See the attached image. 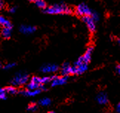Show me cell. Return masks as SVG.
Segmentation results:
<instances>
[{
  "label": "cell",
  "instance_id": "cell-27",
  "mask_svg": "<svg viewBox=\"0 0 120 113\" xmlns=\"http://www.w3.org/2000/svg\"><path fill=\"white\" fill-rule=\"evenodd\" d=\"M116 111L118 112H120V103L117 105V107H116Z\"/></svg>",
  "mask_w": 120,
  "mask_h": 113
},
{
  "label": "cell",
  "instance_id": "cell-20",
  "mask_svg": "<svg viewBox=\"0 0 120 113\" xmlns=\"http://www.w3.org/2000/svg\"><path fill=\"white\" fill-rule=\"evenodd\" d=\"M14 66H16V63H8L4 67V69H5V70H8V69H10L11 68H13Z\"/></svg>",
  "mask_w": 120,
  "mask_h": 113
},
{
  "label": "cell",
  "instance_id": "cell-28",
  "mask_svg": "<svg viewBox=\"0 0 120 113\" xmlns=\"http://www.w3.org/2000/svg\"><path fill=\"white\" fill-rule=\"evenodd\" d=\"M117 41H118V43H119V45H120V37L118 39V40H117Z\"/></svg>",
  "mask_w": 120,
  "mask_h": 113
},
{
  "label": "cell",
  "instance_id": "cell-15",
  "mask_svg": "<svg viewBox=\"0 0 120 113\" xmlns=\"http://www.w3.org/2000/svg\"><path fill=\"white\" fill-rule=\"evenodd\" d=\"M0 25L3 27H9V28H13L11 22L5 19L4 16L0 15Z\"/></svg>",
  "mask_w": 120,
  "mask_h": 113
},
{
  "label": "cell",
  "instance_id": "cell-24",
  "mask_svg": "<svg viewBox=\"0 0 120 113\" xmlns=\"http://www.w3.org/2000/svg\"><path fill=\"white\" fill-rule=\"evenodd\" d=\"M4 3L2 0H0V10L4 8Z\"/></svg>",
  "mask_w": 120,
  "mask_h": 113
},
{
  "label": "cell",
  "instance_id": "cell-5",
  "mask_svg": "<svg viewBox=\"0 0 120 113\" xmlns=\"http://www.w3.org/2000/svg\"><path fill=\"white\" fill-rule=\"evenodd\" d=\"M82 20L87 25L89 31L91 33H94L96 31L95 21L94 20V19L92 18L91 16H82Z\"/></svg>",
  "mask_w": 120,
  "mask_h": 113
},
{
  "label": "cell",
  "instance_id": "cell-26",
  "mask_svg": "<svg viewBox=\"0 0 120 113\" xmlns=\"http://www.w3.org/2000/svg\"><path fill=\"white\" fill-rule=\"evenodd\" d=\"M116 71H117V73L120 74V64H118L117 66H116Z\"/></svg>",
  "mask_w": 120,
  "mask_h": 113
},
{
  "label": "cell",
  "instance_id": "cell-3",
  "mask_svg": "<svg viewBox=\"0 0 120 113\" xmlns=\"http://www.w3.org/2000/svg\"><path fill=\"white\" fill-rule=\"evenodd\" d=\"M75 13H76V15L79 16H91L92 11L90 9L88 8V6L87 4L82 3L79 4L75 10Z\"/></svg>",
  "mask_w": 120,
  "mask_h": 113
},
{
  "label": "cell",
  "instance_id": "cell-11",
  "mask_svg": "<svg viewBox=\"0 0 120 113\" xmlns=\"http://www.w3.org/2000/svg\"><path fill=\"white\" fill-rule=\"evenodd\" d=\"M61 73L64 76H67L68 74H71V66L68 63H64L62 65Z\"/></svg>",
  "mask_w": 120,
  "mask_h": 113
},
{
  "label": "cell",
  "instance_id": "cell-19",
  "mask_svg": "<svg viewBox=\"0 0 120 113\" xmlns=\"http://www.w3.org/2000/svg\"><path fill=\"white\" fill-rule=\"evenodd\" d=\"M27 111H30V112H36L38 110V107H37V105L35 104V103H30V104L27 106Z\"/></svg>",
  "mask_w": 120,
  "mask_h": 113
},
{
  "label": "cell",
  "instance_id": "cell-6",
  "mask_svg": "<svg viewBox=\"0 0 120 113\" xmlns=\"http://www.w3.org/2000/svg\"><path fill=\"white\" fill-rule=\"evenodd\" d=\"M41 72L43 73H50V72H56L59 70V66L57 65H44L40 69Z\"/></svg>",
  "mask_w": 120,
  "mask_h": 113
},
{
  "label": "cell",
  "instance_id": "cell-10",
  "mask_svg": "<svg viewBox=\"0 0 120 113\" xmlns=\"http://www.w3.org/2000/svg\"><path fill=\"white\" fill-rule=\"evenodd\" d=\"M96 101H98V103L99 104L101 105H105V104H107L108 103V97L106 95V94H105L104 92H101L99 93V95L96 97Z\"/></svg>",
  "mask_w": 120,
  "mask_h": 113
},
{
  "label": "cell",
  "instance_id": "cell-12",
  "mask_svg": "<svg viewBox=\"0 0 120 113\" xmlns=\"http://www.w3.org/2000/svg\"><path fill=\"white\" fill-rule=\"evenodd\" d=\"M11 33H12V28H9V27H4V28L2 31V36L4 39L8 40L11 38Z\"/></svg>",
  "mask_w": 120,
  "mask_h": 113
},
{
  "label": "cell",
  "instance_id": "cell-13",
  "mask_svg": "<svg viewBox=\"0 0 120 113\" xmlns=\"http://www.w3.org/2000/svg\"><path fill=\"white\" fill-rule=\"evenodd\" d=\"M93 47H89L87 49L86 52L85 53V54L82 56L83 59L85 61L86 63H88L90 61V59H91V54L93 52Z\"/></svg>",
  "mask_w": 120,
  "mask_h": 113
},
{
  "label": "cell",
  "instance_id": "cell-21",
  "mask_svg": "<svg viewBox=\"0 0 120 113\" xmlns=\"http://www.w3.org/2000/svg\"><path fill=\"white\" fill-rule=\"evenodd\" d=\"M91 16H92V18L94 19V20L95 22H97L99 20V16H98V14L96 13H92Z\"/></svg>",
  "mask_w": 120,
  "mask_h": 113
},
{
  "label": "cell",
  "instance_id": "cell-16",
  "mask_svg": "<svg viewBox=\"0 0 120 113\" xmlns=\"http://www.w3.org/2000/svg\"><path fill=\"white\" fill-rule=\"evenodd\" d=\"M4 89H5L6 93L11 94V95H16V94L19 93V91L14 86H8L4 88Z\"/></svg>",
  "mask_w": 120,
  "mask_h": 113
},
{
  "label": "cell",
  "instance_id": "cell-4",
  "mask_svg": "<svg viewBox=\"0 0 120 113\" xmlns=\"http://www.w3.org/2000/svg\"><path fill=\"white\" fill-rule=\"evenodd\" d=\"M41 83V79L39 77L34 76L31 78L30 82L27 85V89H30V90H34V89H40L41 86H42Z\"/></svg>",
  "mask_w": 120,
  "mask_h": 113
},
{
  "label": "cell",
  "instance_id": "cell-29",
  "mask_svg": "<svg viewBox=\"0 0 120 113\" xmlns=\"http://www.w3.org/2000/svg\"><path fill=\"white\" fill-rule=\"evenodd\" d=\"M29 2H35L36 0H28Z\"/></svg>",
  "mask_w": 120,
  "mask_h": 113
},
{
  "label": "cell",
  "instance_id": "cell-9",
  "mask_svg": "<svg viewBox=\"0 0 120 113\" xmlns=\"http://www.w3.org/2000/svg\"><path fill=\"white\" fill-rule=\"evenodd\" d=\"M68 81V77L67 76H63L62 77H56L54 80L52 81V86H61V85H63L64 83H66Z\"/></svg>",
  "mask_w": 120,
  "mask_h": 113
},
{
  "label": "cell",
  "instance_id": "cell-1",
  "mask_svg": "<svg viewBox=\"0 0 120 113\" xmlns=\"http://www.w3.org/2000/svg\"><path fill=\"white\" fill-rule=\"evenodd\" d=\"M44 13L49 14H70L72 13V10L68 5L64 4H54L50 7L46 8L44 9Z\"/></svg>",
  "mask_w": 120,
  "mask_h": 113
},
{
  "label": "cell",
  "instance_id": "cell-14",
  "mask_svg": "<svg viewBox=\"0 0 120 113\" xmlns=\"http://www.w3.org/2000/svg\"><path fill=\"white\" fill-rule=\"evenodd\" d=\"M76 74H82V73L86 72V70L87 69V63H82L80 65H76Z\"/></svg>",
  "mask_w": 120,
  "mask_h": 113
},
{
  "label": "cell",
  "instance_id": "cell-2",
  "mask_svg": "<svg viewBox=\"0 0 120 113\" xmlns=\"http://www.w3.org/2000/svg\"><path fill=\"white\" fill-rule=\"evenodd\" d=\"M28 74L25 72H18L15 74V76L13 77L11 80V84L13 86H19L24 85L25 83H27V81H28Z\"/></svg>",
  "mask_w": 120,
  "mask_h": 113
},
{
  "label": "cell",
  "instance_id": "cell-8",
  "mask_svg": "<svg viewBox=\"0 0 120 113\" xmlns=\"http://www.w3.org/2000/svg\"><path fill=\"white\" fill-rule=\"evenodd\" d=\"M41 92V89H34V90H30V89H27V90H22V91H19V94L24 96L27 97H34L39 95Z\"/></svg>",
  "mask_w": 120,
  "mask_h": 113
},
{
  "label": "cell",
  "instance_id": "cell-7",
  "mask_svg": "<svg viewBox=\"0 0 120 113\" xmlns=\"http://www.w3.org/2000/svg\"><path fill=\"white\" fill-rule=\"evenodd\" d=\"M36 30V27L31 26V25H22L19 28V31L21 33L24 34H30L34 33Z\"/></svg>",
  "mask_w": 120,
  "mask_h": 113
},
{
  "label": "cell",
  "instance_id": "cell-23",
  "mask_svg": "<svg viewBox=\"0 0 120 113\" xmlns=\"http://www.w3.org/2000/svg\"><path fill=\"white\" fill-rule=\"evenodd\" d=\"M10 12L11 13H15L16 12V7H13V8H10Z\"/></svg>",
  "mask_w": 120,
  "mask_h": 113
},
{
  "label": "cell",
  "instance_id": "cell-30",
  "mask_svg": "<svg viewBox=\"0 0 120 113\" xmlns=\"http://www.w3.org/2000/svg\"><path fill=\"white\" fill-rule=\"evenodd\" d=\"M1 66H2V65H1V63H0V68H1Z\"/></svg>",
  "mask_w": 120,
  "mask_h": 113
},
{
  "label": "cell",
  "instance_id": "cell-17",
  "mask_svg": "<svg viewBox=\"0 0 120 113\" xmlns=\"http://www.w3.org/2000/svg\"><path fill=\"white\" fill-rule=\"evenodd\" d=\"M50 103H51V101L48 97L42 98L39 101V104L42 106H48L50 104Z\"/></svg>",
  "mask_w": 120,
  "mask_h": 113
},
{
  "label": "cell",
  "instance_id": "cell-22",
  "mask_svg": "<svg viewBox=\"0 0 120 113\" xmlns=\"http://www.w3.org/2000/svg\"><path fill=\"white\" fill-rule=\"evenodd\" d=\"M7 96H6V93L5 94H2V95H0V100H6Z\"/></svg>",
  "mask_w": 120,
  "mask_h": 113
},
{
  "label": "cell",
  "instance_id": "cell-18",
  "mask_svg": "<svg viewBox=\"0 0 120 113\" xmlns=\"http://www.w3.org/2000/svg\"><path fill=\"white\" fill-rule=\"evenodd\" d=\"M35 3L36 4V6L41 9H45L46 7H47V4H46V2L44 0H36Z\"/></svg>",
  "mask_w": 120,
  "mask_h": 113
},
{
  "label": "cell",
  "instance_id": "cell-25",
  "mask_svg": "<svg viewBox=\"0 0 120 113\" xmlns=\"http://www.w3.org/2000/svg\"><path fill=\"white\" fill-rule=\"evenodd\" d=\"M5 93H6L5 89H2V88H0V95H2V94H5Z\"/></svg>",
  "mask_w": 120,
  "mask_h": 113
}]
</instances>
